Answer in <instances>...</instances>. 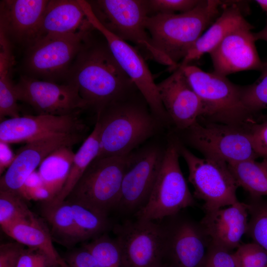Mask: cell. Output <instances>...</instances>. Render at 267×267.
Returning a JSON list of instances; mask_svg holds the SVG:
<instances>
[{"mask_svg":"<svg viewBox=\"0 0 267 267\" xmlns=\"http://www.w3.org/2000/svg\"><path fill=\"white\" fill-rule=\"evenodd\" d=\"M75 86L96 114L110 104L139 92L112 54L106 40L94 27L68 73L66 83Z\"/></svg>","mask_w":267,"mask_h":267,"instance_id":"6da1fadb","label":"cell"},{"mask_svg":"<svg viewBox=\"0 0 267 267\" xmlns=\"http://www.w3.org/2000/svg\"><path fill=\"white\" fill-rule=\"evenodd\" d=\"M96 115L99 149L96 158L131 153L156 133L159 122L139 92L110 104Z\"/></svg>","mask_w":267,"mask_h":267,"instance_id":"7a4b0ae2","label":"cell"},{"mask_svg":"<svg viewBox=\"0 0 267 267\" xmlns=\"http://www.w3.org/2000/svg\"><path fill=\"white\" fill-rule=\"evenodd\" d=\"M224 1L200 0L191 10L149 16L145 27L153 47L173 71L204 31L219 16Z\"/></svg>","mask_w":267,"mask_h":267,"instance_id":"3957f363","label":"cell"},{"mask_svg":"<svg viewBox=\"0 0 267 267\" xmlns=\"http://www.w3.org/2000/svg\"><path fill=\"white\" fill-rule=\"evenodd\" d=\"M180 67L202 101L203 114L199 119L243 127L256 122L254 115L242 102L241 86L233 84L226 77L205 72L194 65Z\"/></svg>","mask_w":267,"mask_h":267,"instance_id":"277c9868","label":"cell"},{"mask_svg":"<svg viewBox=\"0 0 267 267\" xmlns=\"http://www.w3.org/2000/svg\"><path fill=\"white\" fill-rule=\"evenodd\" d=\"M129 155L95 158L65 200L108 217L116 208Z\"/></svg>","mask_w":267,"mask_h":267,"instance_id":"5b68a950","label":"cell"},{"mask_svg":"<svg viewBox=\"0 0 267 267\" xmlns=\"http://www.w3.org/2000/svg\"><path fill=\"white\" fill-rule=\"evenodd\" d=\"M178 139L165 149L162 166L150 196L135 214L136 219L155 221L175 216L195 202L181 172Z\"/></svg>","mask_w":267,"mask_h":267,"instance_id":"8992f818","label":"cell"},{"mask_svg":"<svg viewBox=\"0 0 267 267\" xmlns=\"http://www.w3.org/2000/svg\"><path fill=\"white\" fill-rule=\"evenodd\" d=\"M250 126L198 120L183 131L186 142L204 157L229 164L260 157L255 148Z\"/></svg>","mask_w":267,"mask_h":267,"instance_id":"52a82bcc","label":"cell"},{"mask_svg":"<svg viewBox=\"0 0 267 267\" xmlns=\"http://www.w3.org/2000/svg\"><path fill=\"white\" fill-rule=\"evenodd\" d=\"M93 27L77 33L44 37L26 49L23 75L61 84Z\"/></svg>","mask_w":267,"mask_h":267,"instance_id":"ba28073f","label":"cell"},{"mask_svg":"<svg viewBox=\"0 0 267 267\" xmlns=\"http://www.w3.org/2000/svg\"><path fill=\"white\" fill-rule=\"evenodd\" d=\"M178 148L188 167V180L194 189L193 196L204 201L205 212L239 201L236 196L239 185L227 163L209 157H198L178 139Z\"/></svg>","mask_w":267,"mask_h":267,"instance_id":"9c48e42d","label":"cell"},{"mask_svg":"<svg viewBox=\"0 0 267 267\" xmlns=\"http://www.w3.org/2000/svg\"><path fill=\"white\" fill-rule=\"evenodd\" d=\"M99 22L109 32L142 48L157 62L169 66L153 47L145 27L149 16L147 0H88Z\"/></svg>","mask_w":267,"mask_h":267,"instance_id":"30bf717a","label":"cell"},{"mask_svg":"<svg viewBox=\"0 0 267 267\" xmlns=\"http://www.w3.org/2000/svg\"><path fill=\"white\" fill-rule=\"evenodd\" d=\"M79 2L88 20L104 37L115 59L143 96L152 113L160 122L166 124L171 121L161 100L157 84L141 53L107 30L95 16L88 0Z\"/></svg>","mask_w":267,"mask_h":267,"instance_id":"8fae6325","label":"cell"},{"mask_svg":"<svg viewBox=\"0 0 267 267\" xmlns=\"http://www.w3.org/2000/svg\"><path fill=\"white\" fill-rule=\"evenodd\" d=\"M165 150L146 146L130 153L116 209L135 214L147 203L159 175Z\"/></svg>","mask_w":267,"mask_h":267,"instance_id":"7c38bea8","label":"cell"},{"mask_svg":"<svg viewBox=\"0 0 267 267\" xmlns=\"http://www.w3.org/2000/svg\"><path fill=\"white\" fill-rule=\"evenodd\" d=\"M115 230L125 267H161L165 264L164 224L136 219Z\"/></svg>","mask_w":267,"mask_h":267,"instance_id":"4fadbf2b","label":"cell"},{"mask_svg":"<svg viewBox=\"0 0 267 267\" xmlns=\"http://www.w3.org/2000/svg\"><path fill=\"white\" fill-rule=\"evenodd\" d=\"M18 101L30 105L38 114L64 116L80 114L89 108L77 88L22 75L15 84Z\"/></svg>","mask_w":267,"mask_h":267,"instance_id":"5bb4252c","label":"cell"},{"mask_svg":"<svg viewBox=\"0 0 267 267\" xmlns=\"http://www.w3.org/2000/svg\"><path fill=\"white\" fill-rule=\"evenodd\" d=\"M178 215L164 224V260L172 267H203L211 238L200 222Z\"/></svg>","mask_w":267,"mask_h":267,"instance_id":"9a60e30c","label":"cell"},{"mask_svg":"<svg viewBox=\"0 0 267 267\" xmlns=\"http://www.w3.org/2000/svg\"><path fill=\"white\" fill-rule=\"evenodd\" d=\"M87 127L80 114L64 116L25 115L0 123V141L26 143L60 134H85Z\"/></svg>","mask_w":267,"mask_h":267,"instance_id":"2e32d148","label":"cell"},{"mask_svg":"<svg viewBox=\"0 0 267 267\" xmlns=\"http://www.w3.org/2000/svg\"><path fill=\"white\" fill-rule=\"evenodd\" d=\"M84 138L85 134H60L27 143L1 177L0 190L19 194L26 179L48 155L60 147H72Z\"/></svg>","mask_w":267,"mask_h":267,"instance_id":"e0dca14e","label":"cell"},{"mask_svg":"<svg viewBox=\"0 0 267 267\" xmlns=\"http://www.w3.org/2000/svg\"><path fill=\"white\" fill-rule=\"evenodd\" d=\"M48 0H3L0 2V32L10 43L26 49L40 39Z\"/></svg>","mask_w":267,"mask_h":267,"instance_id":"ac0fdd59","label":"cell"},{"mask_svg":"<svg viewBox=\"0 0 267 267\" xmlns=\"http://www.w3.org/2000/svg\"><path fill=\"white\" fill-rule=\"evenodd\" d=\"M162 103L176 128L184 131L203 114L201 100L190 86L181 67L157 84Z\"/></svg>","mask_w":267,"mask_h":267,"instance_id":"d6986e66","label":"cell"},{"mask_svg":"<svg viewBox=\"0 0 267 267\" xmlns=\"http://www.w3.org/2000/svg\"><path fill=\"white\" fill-rule=\"evenodd\" d=\"M252 28L238 29L228 35L210 53L213 72L226 76L236 72L262 69Z\"/></svg>","mask_w":267,"mask_h":267,"instance_id":"ffe728a7","label":"cell"},{"mask_svg":"<svg viewBox=\"0 0 267 267\" xmlns=\"http://www.w3.org/2000/svg\"><path fill=\"white\" fill-rule=\"evenodd\" d=\"M248 205L240 201L225 208L205 212L200 222L214 244L231 251L238 248L246 234Z\"/></svg>","mask_w":267,"mask_h":267,"instance_id":"44dd1931","label":"cell"},{"mask_svg":"<svg viewBox=\"0 0 267 267\" xmlns=\"http://www.w3.org/2000/svg\"><path fill=\"white\" fill-rule=\"evenodd\" d=\"M242 2L224 1L219 16L200 37L178 66L184 67L204 54H209L228 35L238 29H253L244 17Z\"/></svg>","mask_w":267,"mask_h":267,"instance_id":"7402d4cb","label":"cell"},{"mask_svg":"<svg viewBox=\"0 0 267 267\" xmlns=\"http://www.w3.org/2000/svg\"><path fill=\"white\" fill-rule=\"evenodd\" d=\"M79 0H49L41 25L40 39L69 35L91 28Z\"/></svg>","mask_w":267,"mask_h":267,"instance_id":"603a6c76","label":"cell"},{"mask_svg":"<svg viewBox=\"0 0 267 267\" xmlns=\"http://www.w3.org/2000/svg\"><path fill=\"white\" fill-rule=\"evenodd\" d=\"M3 231L24 246L43 251L57 262L62 267H69L54 247L49 230L35 216L31 219L16 223Z\"/></svg>","mask_w":267,"mask_h":267,"instance_id":"cb8c5ba5","label":"cell"},{"mask_svg":"<svg viewBox=\"0 0 267 267\" xmlns=\"http://www.w3.org/2000/svg\"><path fill=\"white\" fill-rule=\"evenodd\" d=\"M99 125L96 122L93 131L75 154L70 171L62 187L48 202L55 203L64 201L90 164L96 158L99 149Z\"/></svg>","mask_w":267,"mask_h":267,"instance_id":"d4e9b609","label":"cell"},{"mask_svg":"<svg viewBox=\"0 0 267 267\" xmlns=\"http://www.w3.org/2000/svg\"><path fill=\"white\" fill-rule=\"evenodd\" d=\"M75 154L71 146H63L48 155L39 166L38 172L44 185L52 193L53 198L66 179Z\"/></svg>","mask_w":267,"mask_h":267,"instance_id":"484cf974","label":"cell"},{"mask_svg":"<svg viewBox=\"0 0 267 267\" xmlns=\"http://www.w3.org/2000/svg\"><path fill=\"white\" fill-rule=\"evenodd\" d=\"M42 213L51 227V236L67 245L79 242L70 202H44Z\"/></svg>","mask_w":267,"mask_h":267,"instance_id":"4316f807","label":"cell"},{"mask_svg":"<svg viewBox=\"0 0 267 267\" xmlns=\"http://www.w3.org/2000/svg\"><path fill=\"white\" fill-rule=\"evenodd\" d=\"M227 164L239 187L250 197L267 196V158L261 162L251 160Z\"/></svg>","mask_w":267,"mask_h":267,"instance_id":"83f0119b","label":"cell"},{"mask_svg":"<svg viewBox=\"0 0 267 267\" xmlns=\"http://www.w3.org/2000/svg\"><path fill=\"white\" fill-rule=\"evenodd\" d=\"M70 203L78 242L95 238L102 235L109 227L107 216L82 205Z\"/></svg>","mask_w":267,"mask_h":267,"instance_id":"f1b7e54d","label":"cell"},{"mask_svg":"<svg viewBox=\"0 0 267 267\" xmlns=\"http://www.w3.org/2000/svg\"><path fill=\"white\" fill-rule=\"evenodd\" d=\"M19 194L0 190V224L3 231L12 225L35 217Z\"/></svg>","mask_w":267,"mask_h":267,"instance_id":"f546056e","label":"cell"},{"mask_svg":"<svg viewBox=\"0 0 267 267\" xmlns=\"http://www.w3.org/2000/svg\"><path fill=\"white\" fill-rule=\"evenodd\" d=\"M246 203L250 217L246 234L267 251V198L250 197Z\"/></svg>","mask_w":267,"mask_h":267,"instance_id":"4dcf8cb0","label":"cell"},{"mask_svg":"<svg viewBox=\"0 0 267 267\" xmlns=\"http://www.w3.org/2000/svg\"><path fill=\"white\" fill-rule=\"evenodd\" d=\"M101 267H125L116 239L102 234L83 246Z\"/></svg>","mask_w":267,"mask_h":267,"instance_id":"1f68e13d","label":"cell"},{"mask_svg":"<svg viewBox=\"0 0 267 267\" xmlns=\"http://www.w3.org/2000/svg\"><path fill=\"white\" fill-rule=\"evenodd\" d=\"M259 78L252 84L241 86L242 102L253 115L267 109V62L263 63Z\"/></svg>","mask_w":267,"mask_h":267,"instance_id":"d6a6232c","label":"cell"},{"mask_svg":"<svg viewBox=\"0 0 267 267\" xmlns=\"http://www.w3.org/2000/svg\"><path fill=\"white\" fill-rule=\"evenodd\" d=\"M234 254L238 267H267V251L254 242L241 244Z\"/></svg>","mask_w":267,"mask_h":267,"instance_id":"836d02e7","label":"cell"},{"mask_svg":"<svg viewBox=\"0 0 267 267\" xmlns=\"http://www.w3.org/2000/svg\"><path fill=\"white\" fill-rule=\"evenodd\" d=\"M200 0H147L149 16L158 13H183L192 10Z\"/></svg>","mask_w":267,"mask_h":267,"instance_id":"e575fe53","label":"cell"},{"mask_svg":"<svg viewBox=\"0 0 267 267\" xmlns=\"http://www.w3.org/2000/svg\"><path fill=\"white\" fill-rule=\"evenodd\" d=\"M60 265L43 251L28 247L24 249L17 267H60Z\"/></svg>","mask_w":267,"mask_h":267,"instance_id":"d590c367","label":"cell"},{"mask_svg":"<svg viewBox=\"0 0 267 267\" xmlns=\"http://www.w3.org/2000/svg\"><path fill=\"white\" fill-rule=\"evenodd\" d=\"M211 243L205 262L213 267H238L234 253Z\"/></svg>","mask_w":267,"mask_h":267,"instance_id":"8d00e7d4","label":"cell"},{"mask_svg":"<svg viewBox=\"0 0 267 267\" xmlns=\"http://www.w3.org/2000/svg\"><path fill=\"white\" fill-rule=\"evenodd\" d=\"M25 246L15 241L0 246V267H17Z\"/></svg>","mask_w":267,"mask_h":267,"instance_id":"74e56055","label":"cell"},{"mask_svg":"<svg viewBox=\"0 0 267 267\" xmlns=\"http://www.w3.org/2000/svg\"><path fill=\"white\" fill-rule=\"evenodd\" d=\"M255 148L260 157L267 158V120L250 126Z\"/></svg>","mask_w":267,"mask_h":267,"instance_id":"f35d334b","label":"cell"},{"mask_svg":"<svg viewBox=\"0 0 267 267\" xmlns=\"http://www.w3.org/2000/svg\"><path fill=\"white\" fill-rule=\"evenodd\" d=\"M64 259L69 267H101L84 247L69 252Z\"/></svg>","mask_w":267,"mask_h":267,"instance_id":"ab89813d","label":"cell"},{"mask_svg":"<svg viewBox=\"0 0 267 267\" xmlns=\"http://www.w3.org/2000/svg\"><path fill=\"white\" fill-rule=\"evenodd\" d=\"M8 143L0 141V174L7 169L15 159L14 155Z\"/></svg>","mask_w":267,"mask_h":267,"instance_id":"60d3db41","label":"cell"},{"mask_svg":"<svg viewBox=\"0 0 267 267\" xmlns=\"http://www.w3.org/2000/svg\"><path fill=\"white\" fill-rule=\"evenodd\" d=\"M43 185V181L38 171H34L26 179L22 187L32 188Z\"/></svg>","mask_w":267,"mask_h":267,"instance_id":"b9f144b4","label":"cell"},{"mask_svg":"<svg viewBox=\"0 0 267 267\" xmlns=\"http://www.w3.org/2000/svg\"><path fill=\"white\" fill-rule=\"evenodd\" d=\"M253 36L256 41L261 40L267 42V17L264 28L258 32L253 33Z\"/></svg>","mask_w":267,"mask_h":267,"instance_id":"7bdbcfd3","label":"cell"},{"mask_svg":"<svg viewBox=\"0 0 267 267\" xmlns=\"http://www.w3.org/2000/svg\"><path fill=\"white\" fill-rule=\"evenodd\" d=\"M255 1L263 10L267 12V0H257Z\"/></svg>","mask_w":267,"mask_h":267,"instance_id":"ee69618b","label":"cell"},{"mask_svg":"<svg viewBox=\"0 0 267 267\" xmlns=\"http://www.w3.org/2000/svg\"><path fill=\"white\" fill-rule=\"evenodd\" d=\"M161 267H172L168 265L167 264H164L163 266H162Z\"/></svg>","mask_w":267,"mask_h":267,"instance_id":"f6af8a7d","label":"cell"},{"mask_svg":"<svg viewBox=\"0 0 267 267\" xmlns=\"http://www.w3.org/2000/svg\"></svg>","mask_w":267,"mask_h":267,"instance_id":"bcb514c9","label":"cell"}]
</instances>
